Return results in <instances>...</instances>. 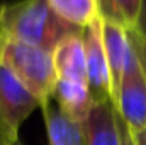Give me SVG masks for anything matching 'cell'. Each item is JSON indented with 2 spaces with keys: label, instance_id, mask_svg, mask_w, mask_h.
Segmentation results:
<instances>
[{
  "label": "cell",
  "instance_id": "obj_2",
  "mask_svg": "<svg viewBox=\"0 0 146 145\" xmlns=\"http://www.w3.org/2000/svg\"><path fill=\"white\" fill-rule=\"evenodd\" d=\"M0 63L36 97L41 109L53 103L58 75L51 53L0 36Z\"/></svg>",
  "mask_w": 146,
  "mask_h": 145
},
{
  "label": "cell",
  "instance_id": "obj_17",
  "mask_svg": "<svg viewBox=\"0 0 146 145\" xmlns=\"http://www.w3.org/2000/svg\"><path fill=\"white\" fill-rule=\"evenodd\" d=\"M0 7H2V5H0Z\"/></svg>",
  "mask_w": 146,
  "mask_h": 145
},
{
  "label": "cell",
  "instance_id": "obj_16",
  "mask_svg": "<svg viewBox=\"0 0 146 145\" xmlns=\"http://www.w3.org/2000/svg\"><path fill=\"white\" fill-rule=\"evenodd\" d=\"M131 137H133L134 145H146V128L131 132Z\"/></svg>",
  "mask_w": 146,
  "mask_h": 145
},
{
  "label": "cell",
  "instance_id": "obj_6",
  "mask_svg": "<svg viewBox=\"0 0 146 145\" xmlns=\"http://www.w3.org/2000/svg\"><path fill=\"white\" fill-rule=\"evenodd\" d=\"M102 31H104V44H106V53H107L110 82H112V104L115 108L117 91H119L126 65L134 48H133V41L129 36V29H126L124 26L114 21H109V19H104Z\"/></svg>",
  "mask_w": 146,
  "mask_h": 145
},
{
  "label": "cell",
  "instance_id": "obj_14",
  "mask_svg": "<svg viewBox=\"0 0 146 145\" xmlns=\"http://www.w3.org/2000/svg\"><path fill=\"white\" fill-rule=\"evenodd\" d=\"M134 31H136V33H138V34L146 41V0H143L141 14H139V19H138V24H136Z\"/></svg>",
  "mask_w": 146,
  "mask_h": 145
},
{
  "label": "cell",
  "instance_id": "obj_7",
  "mask_svg": "<svg viewBox=\"0 0 146 145\" xmlns=\"http://www.w3.org/2000/svg\"><path fill=\"white\" fill-rule=\"evenodd\" d=\"M53 65L58 80H70L78 84H88L87 77V56L83 33L70 34L58 43L51 53Z\"/></svg>",
  "mask_w": 146,
  "mask_h": 145
},
{
  "label": "cell",
  "instance_id": "obj_9",
  "mask_svg": "<svg viewBox=\"0 0 146 145\" xmlns=\"http://www.w3.org/2000/svg\"><path fill=\"white\" fill-rule=\"evenodd\" d=\"M58 109L72 121L83 123L94 106V96L88 84H78L70 80H58L54 96Z\"/></svg>",
  "mask_w": 146,
  "mask_h": 145
},
{
  "label": "cell",
  "instance_id": "obj_11",
  "mask_svg": "<svg viewBox=\"0 0 146 145\" xmlns=\"http://www.w3.org/2000/svg\"><path fill=\"white\" fill-rule=\"evenodd\" d=\"M54 14L78 29H87L99 15V0H48Z\"/></svg>",
  "mask_w": 146,
  "mask_h": 145
},
{
  "label": "cell",
  "instance_id": "obj_13",
  "mask_svg": "<svg viewBox=\"0 0 146 145\" xmlns=\"http://www.w3.org/2000/svg\"><path fill=\"white\" fill-rule=\"evenodd\" d=\"M129 36H131V41H133V44H134V48L139 55V60H141V63H143V67L146 70V41L134 29H129Z\"/></svg>",
  "mask_w": 146,
  "mask_h": 145
},
{
  "label": "cell",
  "instance_id": "obj_4",
  "mask_svg": "<svg viewBox=\"0 0 146 145\" xmlns=\"http://www.w3.org/2000/svg\"><path fill=\"white\" fill-rule=\"evenodd\" d=\"M115 109L131 132L146 128V70L136 48L133 50L122 75L117 91Z\"/></svg>",
  "mask_w": 146,
  "mask_h": 145
},
{
  "label": "cell",
  "instance_id": "obj_15",
  "mask_svg": "<svg viewBox=\"0 0 146 145\" xmlns=\"http://www.w3.org/2000/svg\"><path fill=\"white\" fill-rule=\"evenodd\" d=\"M119 126H121V138H122V145H134L133 137H131V130L127 128V125L121 119L119 116Z\"/></svg>",
  "mask_w": 146,
  "mask_h": 145
},
{
  "label": "cell",
  "instance_id": "obj_10",
  "mask_svg": "<svg viewBox=\"0 0 146 145\" xmlns=\"http://www.w3.org/2000/svg\"><path fill=\"white\" fill-rule=\"evenodd\" d=\"M42 116L46 123L48 145H87L83 123L72 121L58 106H53V103L42 108Z\"/></svg>",
  "mask_w": 146,
  "mask_h": 145
},
{
  "label": "cell",
  "instance_id": "obj_5",
  "mask_svg": "<svg viewBox=\"0 0 146 145\" xmlns=\"http://www.w3.org/2000/svg\"><path fill=\"white\" fill-rule=\"evenodd\" d=\"M102 14L83 31L85 56H87V77L88 87L94 101H110L112 103V82H110L107 53L104 44L102 31Z\"/></svg>",
  "mask_w": 146,
  "mask_h": 145
},
{
  "label": "cell",
  "instance_id": "obj_3",
  "mask_svg": "<svg viewBox=\"0 0 146 145\" xmlns=\"http://www.w3.org/2000/svg\"><path fill=\"white\" fill-rule=\"evenodd\" d=\"M36 108L37 99L0 63V145H17L22 123Z\"/></svg>",
  "mask_w": 146,
  "mask_h": 145
},
{
  "label": "cell",
  "instance_id": "obj_12",
  "mask_svg": "<svg viewBox=\"0 0 146 145\" xmlns=\"http://www.w3.org/2000/svg\"><path fill=\"white\" fill-rule=\"evenodd\" d=\"M104 19L114 21L126 29H134L141 14L143 0H99Z\"/></svg>",
  "mask_w": 146,
  "mask_h": 145
},
{
  "label": "cell",
  "instance_id": "obj_1",
  "mask_svg": "<svg viewBox=\"0 0 146 145\" xmlns=\"http://www.w3.org/2000/svg\"><path fill=\"white\" fill-rule=\"evenodd\" d=\"M83 33L60 19L48 0H15L0 7V36L53 53L61 39Z\"/></svg>",
  "mask_w": 146,
  "mask_h": 145
},
{
  "label": "cell",
  "instance_id": "obj_8",
  "mask_svg": "<svg viewBox=\"0 0 146 145\" xmlns=\"http://www.w3.org/2000/svg\"><path fill=\"white\" fill-rule=\"evenodd\" d=\"M83 132L87 145H122L119 113L110 101H94Z\"/></svg>",
  "mask_w": 146,
  "mask_h": 145
}]
</instances>
